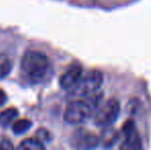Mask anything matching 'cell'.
<instances>
[{
	"mask_svg": "<svg viewBox=\"0 0 151 150\" xmlns=\"http://www.w3.org/2000/svg\"><path fill=\"white\" fill-rule=\"evenodd\" d=\"M32 128V122L31 120L23 118V119H19L12 123V132L16 135H22L28 132Z\"/></svg>",
	"mask_w": 151,
	"mask_h": 150,
	"instance_id": "cell-11",
	"label": "cell"
},
{
	"mask_svg": "<svg viewBox=\"0 0 151 150\" xmlns=\"http://www.w3.org/2000/svg\"><path fill=\"white\" fill-rule=\"evenodd\" d=\"M36 138L39 141H41L42 143H45V142H50L52 140V135L45 128H39L36 132Z\"/></svg>",
	"mask_w": 151,
	"mask_h": 150,
	"instance_id": "cell-13",
	"label": "cell"
},
{
	"mask_svg": "<svg viewBox=\"0 0 151 150\" xmlns=\"http://www.w3.org/2000/svg\"><path fill=\"white\" fill-rule=\"evenodd\" d=\"M14 148V145L12 144L8 139H2L1 142H0V149L2 150H8Z\"/></svg>",
	"mask_w": 151,
	"mask_h": 150,
	"instance_id": "cell-14",
	"label": "cell"
},
{
	"mask_svg": "<svg viewBox=\"0 0 151 150\" xmlns=\"http://www.w3.org/2000/svg\"><path fill=\"white\" fill-rule=\"evenodd\" d=\"M123 134H124V140L122 144L119 146L120 149L127 150H137L142 149L141 137L139 136L138 132L135 130V126L132 121H127L123 126Z\"/></svg>",
	"mask_w": 151,
	"mask_h": 150,
	"instance_id": "cell-5",
	"label": "cell"
},
{
	"mask_svg": "<svg viewBox=\"0 0 151 150\" xmlns=\"http://www.w3.org/2000/svg\"><path fill=\"white\" fill-rule=\"evenodd\" d=\"M103 94L96 93L91 96L84 97L81 100L71 101L67 105L64 112V119L70 124H79L86 121L93 115L98 107L102 104Z\"/></svg>",
	"mask_w": 151,
	"mask_h": 150,
	"instance_id": "cell-1",
	"label": "cell"
},
{
	"mask_svg": "<svg viewBox=\"0 0 151 150\" xmlns=\"http://www.w3.org/2000/svg\"><path fill=\"white\" fill-rule=\"evenodd\" d=\"M18 115L19 111L17 110V108H8L0 112V126L1 128H7L18 117Z\"/></svg>",
	"mask_w": 151,
	"mask_h": 150,
	"instance_id": "cell-8",
	"label": "cell"
},
{
	"mask_svg": "<svg viewBox=\"0 0 151 150\" xmlns=\"http://www.w3.org/2000/svg\"><path fill=\"white\" fill-rule=\"evenodd\" d=\"M6 100H7V96H6V94L4 93L3 90L0 88V107L3 106V105L5 104Z\"/></svg>",
	"mask_w": 151,
	"mask_h": 150,
	"instance_id": "cell-15",
	"label": "cell"
},
{
	"mask_svg": "<svg viewBox=\"0 0 151 150\" xmlns=\"http://www.w3.org/2000/svg\"><path fill=\"white\" fill-rule=\"evenodd\" d=\"M21 69L27 78L33 82L41 80L48 69V59L43 52L29 50L23 56Z\"/></svg>",
	"mask_w": 151,
	"mask_h": 150,
	"instance_id": "cell-2",
	"label": "cell"
},
{
	"mask_svg": "<svg viewBox=\"0 0 151 150\" xmlns=\"http://www.w3.org/2000/svg\"><path fill=\"white\" fill-rule=\"evenodd\" d=\"M71 144L77 149H93L100 144V139L88 131H78L71 140Z\"/></svg>",
	"mask_w": 151,
	"mask_h": 150,
	"instance_id": "cell-6",
	"label": "cell"
},
{
	"mask_svg": "<svg viewBox=\"0 0 151 150\" xmlns=\"http://www.w3.org/2000/svg\"><path fill=\"white\" fill-rule=\"evenodd\" d=\"M103 74L98 70H91L80 77L69 92L71 98H84L99 92L103 84Z\"/></svg>",
	"mask_w": 151,
	"mask_h": 150,
	"instance_id": "cell-3",
	"label": "cell"
},
{
	"mask_svg": "<svg viewBox=\"0 0 151 150\" xmlns=\"http://www.w3.org/2000/svg\"><path fill=\"white\" fill-rule=\"evenodd\" d=\"M118 140V135L115 131L111 130V131H106L104 133L103 137L100 139V143H103V146L105 148H109V147H112L114 144L116 143V141Z\"/></svg>",
	"mask_w": 151,
	"mask_h": 150,
	"instance_id": "cell-12",
	"label": "cell"
},
{
	"mask_svg": "<svg viewBox=\"0 0 151 150\" xmlns=\"http://www.w3.org/2000/svg\"><path fill=\"white\" fill-rule=\"evenodd\" d=\"M12 70V61L6 55L0 54V79L7 77Z\"/></svg>",
	"mask_w": 151,
	"mask_h": 150,
	"instance_id": "cell-9",
	"label": "cell"
},
{
	"mask_svg": "<svg viewBox=\"0 0 151 150\" xmlns=\"http://www.w3.org/2000/svg\"><path fill=\"white\" fill-rule=\"evenodd\" d=\"M19 149H27V150H39L44 149V145L42 144L41 141H39L37 138H29L25 139L20 143L18 146Z\"/></svg>",
	"mask_w": 151,
	"mask_h": 150,
	"instance_id": "cell-10",
	"label": "cell"
},
{
	"mask_svg": "<svg viewBox=\"0 0 151 150\" xmlns=\"http://www.w3.org/2000/svg\"><path fill=\"white\" fill-rule=\"evenodd\" d=\"M120 112V105L116 99H110L101 104L93 114V122L97 126L107 128L117 120Z\"/></svg>",
	"mask_w": 151,
	"mask_h": 150,
	"instance_id": "cell-4",
	"label": "cell"
},
{
	"mask_svg": "<svg viewBox=\"0 0 151 150\" xmlns=\"http://www.w3.org/2000/svg\"><path fill=\"white\" fill-rule=\"evenodd\" d=\"M82 76V67L80 65H73L70 67L60 78V85L64 90H70Z\"/></svg>",
	"mask_w": 151,
	"mask_h": 150,
	"instance_id": "cell-7",
	"label": "cell"
}]
</instances>
